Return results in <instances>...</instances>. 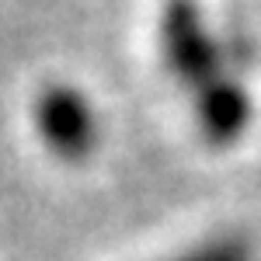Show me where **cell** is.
Listing matches in <instances>:
<instances>
[{"mask_svg": "<svg viewBox=\"0 0 261 261\" xmlns=\"http://www.w3.org/2000/svg\"><path fill=\"white\" fill-rule=\"evenodd\" d=\"M161 42L164 60L171 73L188 87H205L213 77H220V53L205 28L195 0H167L161 14Z\"/></svg>", "mask_w": 261, "mask_h": 261, "instance_id": "cell-1", "label": "cell"}, {"mask_svg": "<svg viewBox=\"0 0 261 261\" xmlns=\"http://www.w3.org/2000/svg\"><path fill=\"white\" fill-rule=\"evenodd\" d=\"M35 129L42 143L63 161H84L98 143L91 101L70 84H53L35 98Z\"/></svg>", "mask_w": 261, "mask_h": 261, "instance_id": "cell-2", "label": "cell"}, {"mask_svg": "<svg viewBox=\"0 0 261 261\" xmlns=\"http://www.w3.org/2000/svg\"><path fill=\"white\" fill-rule=\"evenodd\" d=\"M199 129L213 146H230L244 136L247 122H251V94L244 91L241 81L233 77H213V81L199 87Z\"/></svg>", "mask_w": 261, "mask_h": 261, "instance_id": "cell-3", "label": "cell"}, {"mask_svg": "<svg viewBox=\"0 0 261 261\" xmlns=\"http://www.w3.org/2000/svg\"><path fill=\"white\" fill-rule=\"evenodd\" d=\"M171 261H254L247 244L244 241H213V244H202L188 254H178Z\"/></svg>", "mask_w": 261, "mask_h": 261, "instance_id": "cell-4", "label": "cell"}]
</instances>
